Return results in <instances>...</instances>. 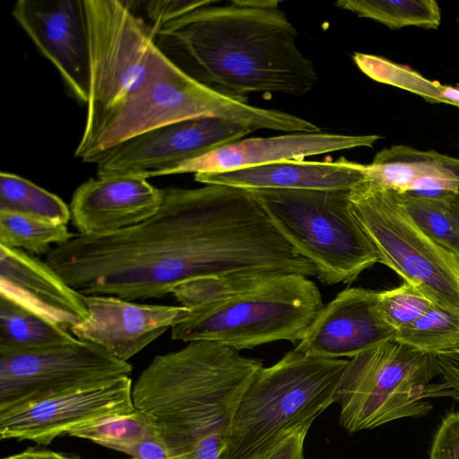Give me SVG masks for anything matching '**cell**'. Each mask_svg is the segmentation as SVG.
<instances>
[{"label": "cell", "instance_id": "obj_34", "mask_svg": "<svg viewBox=\"0 0 459 459\" xmlns=\"http://www.w3.org/2000/svg\"><path fill=\"white\" fill-rule=\"evenodd\" d=\"M428 459H459V412L449 413L442 420Z\"/></svg>", "mask_w": 459, "mask_h": 459}, {"label": "cell", "instance_id": "obj_29", "mask_svg": "<svg viewBox=\"0 0 459 459\" xmlns=\"http://www.w3.org/2000/svg\"><path fill=\"white\" fill-rule=\"evenodd\" d=\"M395 341L436 354L459 344V314L433 306L413 323L397 331Z\"/></svg>", "mask_w": 459, "mask_h": 459}, {"label": "cell", "instance_id": "obj_17", "mask_svg": "<svg viewBox=\"0 0 459 459\" xmlns=\"http://www.w3.org/2000/svg\"><path fill=\"white\" fill-rule=\"evenodd\" d=\"M380 135H348L330 133H290L273 137L245 138L186 161L172 174L220 173L307 156L372 147Z\"/></svg>", "mask_w": 459, "mask_h": 459}, {"label": "cell", "instance_id": "obj_20", "mask_svg": "<svg viewBox=\"0 0 459 459\" xmlns=\"http://www.w3.org/2000/svg\"><path fill=\"white\" fill-rule=\"evenodd\" d=\"M366 178V164L340 157L335 161L283 160L220 173L195 174L204 185L254 189L351 190Z\"/></svg>", "mask_w": 459, "mask_h": 459}, {"label": "cell", "instance_id": "obj_28", "mask_svg": "<svg viewBox=\"0 0 459 459\" xmlns=\"http://www.w3.org/2000/svg\"><path fill=\"white\" fill-rule=\"evenodd\" d=\"M157 431L152 420L135 410L130 414L76 426L67 435L129 455L136 445Z\"/></svg>", "mask_w": 459, "mask_h": 459}, {"label": "cell", "instance_id": "obj_27", "mask_svg": "<svg viewBox=\"0 0 459 459\" xmlns=\"http://www.w3.org/2000/svg\"><path fill=\"white\" fill-rule=\"evenodd\" d=\"M74 234L65 224L54 223L30 215L0 211V245L30 255H48Z\"/></svg>", "mask_w": 459, "mask_h": 459}, {"label": "cell", "instance_id": "obj_7", "mask_svg": "<svg viewBox=\"0 0 459 459\" xmlns=\"http://www.w3.org/2000/svg\"><path fill=\"white\" fill-rule=\"evenodd\" d=\"M251 191L281 235L314 265L322 283H351L379 263L374 244L351 210L350 190Z\"/></svg>", "mask_w": 459, "mask_h": 459}, {"label": "cell", "instance_id": "obj_8", "mask_svg": "<svg viewBox=\"0 0 459 459\" xmlns=\"http://www.w3.org/2000/svg\"><path fill=\"white\" fill-rule=\"evenodd\" d=\"M348 359L307 355L294 349L263 368L237 409L228 459H242L281 434L314 420L335 403Z\"/></svg>", "mask_w": 459, "mask_h": 459}, {"label": "cell", "instance_id": "obj_35", "mask_svg": "<svg viewBox=\"0 0 459 459\" xmlns=\"http://www.w3.org/2000/svg\"><path fill=\"white\" fill-rule=\"evenodd\" d=\"M434 356L441 379L452 391L451 397L459 403V344Z\"/></svg>", "mask_w": 459, "mask_h": 459}, {"label": "cell", "instance_id": "obj_21", "mask_svg": "<svg viewBox=\"0 0 459 459\" xmlns=\"http://www.w3.org/2000/svg\"><path fill=\"white\" fill-rule=\"evenodd\" d=\"M366 178L400 194L443 198L459 195V159L406 145L383 149Z\"/></svg>", "mask_w": 459, "mask_h": 459}, {"label": "cell", "instance_id": "obj_32", "mask_svg": "<svg viewBox=\"0 0 459 459\" xmlns=\"http://www.w3.org/2000/svg\"><path fill=\"white\" fill-rule=\"evenodd\" d=\"M310 427L290 429L242 459H305L304 443Z\"/></svg>", "mask_w": 459, "mask_h": 459}, {"label": "cell", "instance_id": "obj_22", "mask_svg": "<svg viewBox=\"0 0 459 459\" xmlns=\"http://www.w3.org/2000/svg\"><path fill=\"white\" fill-rule=\"evenodd\" d=\"M76 340L66 328L0 295V347L32 349Z\"/></svg>", "mask_w": 459, "mask_h": 459}, {"label": "cell", "instance_id": "obj_24", "mask_svg": "<svg viewBox=\"0 0 459 459\" xmlns=\"http://www.w3.org/2000/svg\"><path fill=\"white\" fill-rule=\"evenodd\" d=\"M0 211L30 215L54 223L71 220L69 206L56 195L11 172L0 173Z\"/></svg>", "mask_w": 459, "mask_h": 459}, {"label": "cell", "instance_id": "obj_16", "mask_svg": "<svg viewBox=\"0 0 459 459\" xmlns=\"http://www.w3.org/2000/svg\"><path fill=\"white\" fill-rule=\"evenodd\" d=\"M84 300L89 315L71 333L126 362L182 322L190 311L181 305L140 304L107 295H84Z\"/></svg>", "mask_w": 459, "mask_h": 459}, {"label": "cell", "instance_id": "obj_5", "mask_svg": "<svg viewBox=\"0 0 459 459\" xmlns=\"http://www.w3.org/2000/svg\"><path fill=\"white\" fill-rule=\"evenodd\" d=\"M91 82L78 157L155 77L166 56L152 29L120 0H84Z\"/></svg>", "mask_w": 459, "mask_h": 459}, {"label": "cell", "instance_id": "obj_4", "mask_svg": "<svg viewBox=\"0 0 459 459\" xmlns=\"http://www.w3.org/2000/svg\"><path fill=\"white\" fill-rule=\"evenodd\" d=\"M213 117L252 129L317 133L321 129L303 117L249 105L195 81L167 56L149 84L133 98L77 158L98 164L120 143L178 121Z\"/></svg>", "mask_w": 459, "mask_h": 459}, {"label": "cell", "instance_id": "obj_25", "mask_svg": "<svg viewBox=\"0 0 459 459\" xmlns=\"http://www.w3.org/2000/svg\"><path fill=\"white\" fill-rule=\"evenodd\" d=\"M335 5L392 30L406 26L437 29L441 21L438 4L434 0H339Z\"/></svg>", "mask_w": 459, "mask_h": 459}, {"label": "cell", "instance_id": "obj_10", "mask_svg": "<svg viewBox=\"0 0 459 459\" xmlns=\"http://www.w3.org/2000/svg\"><path fill=\"white\" fill-rule=\"evenodd\" d=\"M349 200L379 263L435 306L459 314V255L414 221L403 194L366 178L350 190Z\"/></svg>", "mask_w": 459, "mask_h": 459}, {"label": "cell", "instance_id": "obj_39", "mask_svg": "<svg viewBox=\"0 0 459 459\" xmlns=\"http://www.w3.org/2000/svg\"><path fill=\"white\" fill-rule=\"evenodd\" d=\"M130 459H136V458H133V457H131Z\"/></svg>", "mask_w": 459, "mask_h": 459}, {"label": "cell", "instance_id": "obj_37", "mask_svg": "<svg viewBox=\"0 0 459 459\" xmlns=\"http://www.w3.org/2000/svg\"><path fill=\"white\" fill-rule=\"evenodd\" d=\"M449 215L458 238L459 254V195H455L450 201Z\"/></svg>", "mask_w": 459, "mask_h": 459}, {"label": "cell", "instance_id": "obj_26", "mask_svg": "<svg viewBox=\"0 0 459 459\" xmlns=\"http://www.w3.org/2000/svg\"><path fill=\"white\" fill-rule=\"evenodd\" d=\"M352 58L362 73L377 82L418 94L428 101L459 107V85L452 87L429 81L410 67L382 56L355 53Z\"/></svg>", "mask_w": 459, "mask_h": 459}, {"label": "cell", "instance_id": "obj_9", "mask_svg": "<svg viewBox=\"0 0 459 459\" xmlns=\"http://www.w3.org/2000/svg\"><path fill=\"white\" fill-rule=\"evenodd\" d=\"M324 304L309 277L287 274L229 299L190 308L171 328L175 341H211L238 351L299 342Z\"/></svg>", "mask_w": 459, "mask_h": 459}, {"label": "cell", "instance_id": "obj_6", "mask_svg": "<svg viewBox=\"0 0 459 459\" xmlns=\"http://www.w3.org/2000/svg\"><path fill=\"white\" fill-rule=\"evenodd\" d=\"M434 354L395 340L348 359L335 403L340 424L350 433L368 430L405 418L427 415L432 400L452 396L442 380Z\"/></svg>", "mask_w": 459, "mask_h": 459}, {"label": "cell", "instance_id": "obj_13", "mask_svg": "<svg viewBox=\"0 0 459 459\" xmlns=\"http://www.w3.org/2000/svg\"><path fill=\"white\" fill-rule=\"evenodd\" d=\"M12 15L72 96L87 106L91 60L84 0H18Z\"/></svg>", "mask_w": 459, "mask_h": 459}, {"label": "cell", "instance_id": "obj_15", "mask_svg": "<svg viewBox=\"0 0 459 459\" xmlns=\"http://www.w3.org/2000/svg\"><path fill=\"white\" fill-rule=\"evenodd\" d=\"M378 295L362 288L343 290L323 307L295 349L319 358L351 359L394 340L396 331L383 318Z\"/></svg>", "mask_w": 459, "mask_h": 459}, {"label": "cell", "instance_id": "obj_23", "mask_svg": "<svg viewBox=\"0 0 459 459\" xmlns=\"http://www.w3.org/2000/svg\"><path fill=\"white\" fill-rule=\"evenodd\" d=\"M287 274L292 273L271 268L238 270L186 281L175 287L171 294L181 306L195 308L229 299Z\"/></svg>", "mask_w": 459, "mask_h": 459}, {"label": "cell", "instance_id": "obj_3", "mask_svg": "<svg viewBox=\"0 0 459 459\" xmlns=\"http://www.w3.org/2000/svg\"><path fill=\"white\" fill-rule=\"evenodd\" d=\"M264 368L211 341L157 355L133 385L136 411L150 418L171 459H228L238 404Z\"/></svg>", "mask_w": 459, "mask_h": 459}, {"label": "cell", "instance_id": "obj_30", "mask_svg": "<svg viewBox=\"0 0 459 459\" xmlns=\"http://www.w3.org/2000/svg\"><path fill=\"white\" fill-rule=\"evenodd\" d=\"M403 195L414 221L436 241L458 254V238L449 215L450 201L455 195L443 198Z\"/></svg>", "mask_w": 459, "mask_h": 459}, {"label": "cell", "instance_id": "obj_2", "mask_svg": "<svg viewBox=\"0 0 459 459\" xmlns=\"http://www.w3.org/2000/svg\"><path fill=\"white\" fill-rule=\"evenodd\" d=\"M278 0L207 2L154 31L159 49L195 81L247 101L249 93L303 96L317 82Z\"/></svg>", "mask_w": 459, "mask_h": 459}, {"label": "cell", "instance_id": "obj_33", "mask_svg": "<svg viewBox=\"0 0 459 459\" xmlns=\"http://www.w3.org/2000/svg\"><path fill=\"white\" fill-rule=\"evenodd\" d=\"M207 0H152L131 1L146 17L144 22L153 32L190 11L204 5Z\"/></svg>", "mask_w": 459, "mask_h": 459}, {"label": "cell", "instance_id": "obj_12", "mask_svg": "<svg viewBox=\"0 0 459 459\" xmlns=\"http://www.w3.org/2000/svg\"><path fill=\"white\" fill-rule=\"evenodd\" d=\"M249 127L213 117L178 121L126 140L97 165L98 177L149 178L170 175L182 163L244 139Z\"/></svg>", "mask_w": 459, "mask_h": 459}, {"label": "cell", "instance_id": "obj_14", "mask_svg": "<svg viewBox=\"0 0 459 459\" xmlns=\"http://www.w3.org/2000/svg\"><path fill=\"white\" fill-rule=\"evenodd\" d=\"M130 377L0 412V437L48 445L76 426L135 411Z\"/></svg>", "mask_w": 459, "mask_h": 459}, {"label": "cell", "instance_id": "obj_11", "mask_svg": "<svg viewBox=\"0 0 459 459\" xmlns=\"http://www.w3.org/2000/svg\"><path fill=\"white\" fill-rule=\"evenodd\" d=\"M132 366L77 339L32 349L0 347V412L129 377Z\"/></svg>", "mask_w": 459, "mask_h": 459}, {"label": "cell", "instance_id": "obj_19", "mask_svg": "<svg viewBox=\"0 0 459 459\" xmlns=\"http://www.w3.org/2000/svg\"><path fill=\"white\" fill-rule=\"evenodd\" d=\"M0 295L71 329L89 311L84 295L72 288L46 261L0 245Z\"/></svg>", "mask_w": 459, "mask_h": 459}, {"label": "cell", "instance_id": "obj_1", "mask_svg": "<svg viewBox=\"0 0 459 459\" xmlns=\"http://www.w3.org/2000/svg\"><path fill=\"white\" fill-rule=\"evenodd\" d=\"M79 293L160 299L196 278L271 268L315 276L251 190L224 185L162 188L158 211L131 228L76 234L45 260Z\"/></svg>", "mask_w": 459, "mask_h": 459}, {"label": "cell", "instance_id": "obj_18", "mask_svg": "<svg viewBox=\"0 0 459 459\" xmlns=\"http://www.w3.org/2000/svg\"><path fill=\"white\" fill-rule=\"evenodd\" d=\"M162 189L136 177H98L80 185L69 205L81 235L111 233L137 225L160 208Z\"/></svg>", "mask_w": 459, "mask_h": 459}, {"label": "cell", "instance_id": "obj_36", "mask_svg": "<svg viewBox=\"0 0 459 459\" xmlns=\"http://www.w3.org/2000/svg\"><path fill=\"white\" fill-rule=\"evenodd\" d=\"M2 459H81L79 456L66 455L48 449L30 447L22 452L3 457Z\"/></svg>", "mask_w": 459, "mask_h": 459}, {"label": "cell", "instance_id": "obj_31", "mask_svg": "<svg viewBox=\"0 0 459 459\" xmlns=\"http://www.w3.org/2000/svg\"><path fill=\"white\" fill-rule=\"evenodd\" d=\"M433 306L425 295L406 282L397 288L380 291L378 295L379 311L396 333L420 318Z\"/></svg>", "mask_w": 459, "mask_h": 459}, {"label": "cell", "instance_id": "obj_38", "mask_svg": "<svg viewBox=\"0 0 459 459\" xmlns=\"http://www.w3.org/2000/svg\"><path fill=\"white\" fill-rule=\"evenodd\" d=\"M458 23H459V17L457 18Z\"/></svg>", "mask_w": 459, "mask_h": 459}]
</instances>
